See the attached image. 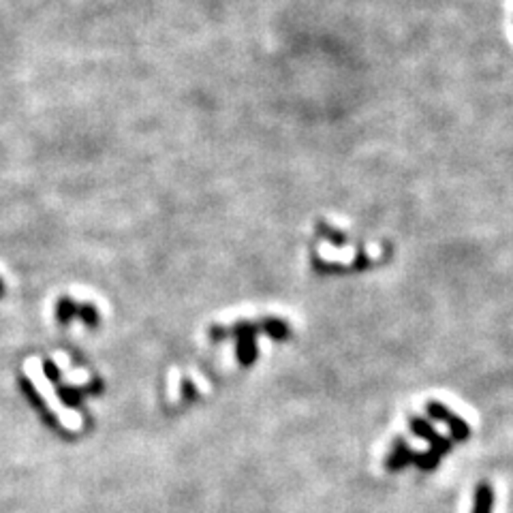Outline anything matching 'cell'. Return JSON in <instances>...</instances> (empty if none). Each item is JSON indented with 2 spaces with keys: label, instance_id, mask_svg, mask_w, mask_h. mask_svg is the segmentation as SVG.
Listing matches in <instances>:
<instances>
[{
  "label": "cell",
  "instance_id": "1",
  "mask_svg": "<svg viewBox=\"0 0 513 513\" xmlns=\"http://www.w3.org/2000/svg\"><path fill=\"white\" fill-rule=\"evenodd\" d=\"M18 385H20V389H22V394L26 396V400L34 406V410L41 415V420H43V424L47 426V428H51V430H58V432H63L60 430V422H58V417H56V413H51V410L47 408V404H45V400L41 398V394H39V389L34 387V383L28 379V377H20L18 379ZM63 436H73V434H65L63 432Z\"/></svg>",
  "mask_w": 513,
  "mask_h": 513
},
{
  "label": "cell",
  "instance_id": "2",
  "mask_svg": "<svg viewBox=\"0 0 513 513\" xmlns=\"http://www.w3.org/2000/svg\"><path fill=\"white\" fill-rule=\"evenodd\" d=\"M426 410H428V415H430V417H434V420H439V422H445V424L449 426L451 439H455V441H465V439H469V434H471L469 424H467L465 420H462V417L453 415L451 410H449L447 406H443L441 402H428V404H426Z\"/></svg>",
  "mask_w": 513,
  "mask_h": 513
},
{
  "label": "cell",
  "instance_id": "3",
  "mask_svg": "<svg viewBox=\"0 0 513 513\" xmlns=\"http://www.w3.org/2000/svg\"><path fill=\"white\" fill-rule=\"evenodd\" d=\"M415 457H417V453L406 445V441L402 436H398L396 443L391 445V451L387 455V465L385 467H387V471H402Z\"/></svg>",
  "mask_w": 513,
  "mask_h": 513
},
{
  "label": "cell",
  "instance_id": "4",
  "mask_svg": "<svg viewBox=\"0 0 513 513\" xmlns=\"http://www.w3.org/2000/svg\"><path fill=\"white\" fill-rule=\"evenodd\" d=\"M235 355H238V364L248 368L256 362V355H259V349H256L254 338H238L235 344Z\"/></svg>",
  "mask_w": 513,
  "mask_h": 513
},
{
  "label": "cell",
  "instance_id": "5",
  "mask_svg": "<svg viewBox=\"0 0 513 513\" xmlns=\"http://www.w3.org/2000/svg\"><path fill=\"white\" fill-rule=\"evenodd\" d=\"M259 330L264 332V334H268L272 340H287L289 338V334H291V330H289V325L283 321V319H276V317H268V319H264V321H259Z\"/></svg>",
  "mask_w": 513,
  "mask_h": 513
},
{
  "label": "cell",
  "instance_id": "6",
  "mask_svg": "<svg viewBox=\"0 0 513 513\" xmlns=\"http://www.w3.org/2000/svg\"><path fill=\"white\" fill-rule=\"evenodd\" d=\"M492 507H494V492L490 483H479L475 488L473 513H492Z\"/></svg>",
  "mask_w": 513,
  "mask_h": 513
},
{
  "label": "cell",
  "instance_id": "7",
  "mask_svg": "<svg viewBox=\"0 0 513 513\" xmlns=\"http://www.w3.org/2000/svg\"><path fill=\"white\" fill-rule=\"evenodd\" d=\"M86 394H88V391H86V387H75V385H56V396H58V400H60L65 406H71V408L79 406Z\"/></svg>",
  "mask_w": 513,
  "mask_h": 513
},
{
  "label": "cell",
  "instance_id": "8",
  "mask_svg": "<svg viewBox=\"0 0 513 513\" xmlns=\"http://www.w3.org/2000/svg\"><path fill=\"white\" fill-rule=\"evenodd\" d=\"M408 426H410V430H413V434H417V436L430 441V445H436V443L447 441L445 436H439V434L432 430V426H430L426 420H422V417H410V420H408Z\"/></svg>",
  "mask_w": 513,
  "mask_h": 513
},
{
  "label": "cell",
  "instance_id": "9",
  "mask_svg": "<svg viewBox=\"0 0 513 513\" xmlns=\"http://www.w3.org/2000/svg\"><path fill=\"white\" fill-rule=\"evenodd\" d=\"M77 313H79V306L73 299H69V297L58 299V304H56V319H58V323L69 325L73 319H77Z\"/></svg>",
  "mask_w": 513,
  "mask_h": 513
},
{
  "label": "cell",
  "instance_id": "10",
  "mask_svg": "<svg viewBox=\"0 0 513 513\" xmlns=\"http://www.w3.org/2000/svg\"><path fill=\"white\" fill-rule=\"evenodd\" d=\"M259 323H250V321H240L235 325H231L229 334L238 340V338H254L256 334H259Z\"/></svg>",
  "mask_w": 513,
  "mask_h": 513
},
{
  "label": "cell",
  "instance_id": "11",
  "mask_svg": "<svg viewBox=\"0 0 513 513\" xmlns=\"http://www.w3.org/2000/svg\"><path fill=\"white\" fill-rule=\"evenodd\" d=\"M77 317L84 321L86 327H90V330H96V327H98V311H96V306H94V304H90V301H88V304H82Z\"/></svg>",
  "mask_w": 513,
  "mask_h": 513
},
{
  "label": "cell",
  "instance_id": "12",
  "mask_svg": "<svg viewBox=\"0 0 513 513\" xmlns=\"http://www.w3.org/2000/svg\"><path fill=\"white\" fill-rule=\"evenodd\" d=\"M43 375H45V379L49 381V383H54V385H60V368H58V364L56 362H51V359H43Z\"/></svg>",
  "mask_w": 513,
  "mask_h": 513
},
{
  "label": "cell",
  "instance_id": "13",
  "mask_svg": "<svg viewBox=\"0 0 513 513\" xmlns=\"http://www.w3.org/2000/svg\"><path fill=\"white\" fill-rule=\"evenodd\" d=\"M197 398V387H195V383L190 381V379H182V400L184 402H193Z\"/></svg>",
  "mask_w": 513,
  "mask_h": 513
},
{
  "label": "cell",
  "instance_id": "14",
  "mask_svg": "<svg viewBox=\"0 0 513 513\" xmlns=\"http://www.w3.org/2000/svg\"><path fill=\"white\" fill-rule=\"evenodd\" d=\"M208 336H210L212 342H223V340L229 338L231 334H229V330H225L223 325H212V327L208 330Z\"/></svg>",
  "mask_w": 513,
  "mask_h": 513
},
{
  "label": "cell",
  "instance_id": "15",
  "mask_svg": "<svg viewBox=\"0 0 513 513\" xmlns=\"http://www.w3.org/2000/svg\"><path fill=\"white\" fill-rule=\"evenodd\" d=\"M103 387H105V385H103V381H100L98 377H94V379L90 381V387H86V391H88V394H94V396H98V394L103 391Z\"/></svg>",
  "mask_w": 513,
  "mask_h": 513
},
{
  "label": "cell",
  "instance_id": "16",
  "mask_svg": "<svg viewBox=\"0 0 513 513\" xmlns=\"http://www.w3.org/2000/svg\"><path fill=\"white\" fill-rule=\"evenodd\" d=\"M3 289H5V285H3V280H0V295H3Z\"/></svg>",
  "mask_w": 513,
  "mask_h": 513
}]
</instances>
